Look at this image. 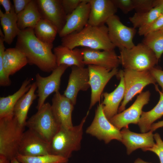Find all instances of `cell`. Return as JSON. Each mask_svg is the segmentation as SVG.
<instances>
[{"instance_id":"2","label":"cell","mask_w":163,"mask_h":163,"mask_svg":"<svg viewBox=\"0 0 163 163\" xmlns=\"http://www.w3.org/2000/svg\"><path fill=\"white\" fill-rule=\"evenodd\" d=\"M61 42L62 45L71 49L82 46L111 50L116 48L109 39L108 28L105 24L93 26L88 24L81 30L62 38Z\"/></svg>"},{"instance_id":"31","label":"cell","mask_w":163,"mask_h":163,"mask_svg":"<svg viewBox=\"0 0 163 163\" xmlns=\"http://www.w3.org/2000/svg\"><path fill=\"white\" fill-rule=\"evenodd\" d=\"M16 158L20 163H67L68 159L49 154L37 156H24L18 154Z\"/></svg>"},{"instance_id":"29","label":"cell","mask_w":163,"mask_h":163,"mask_svg":"<svg viewBox=\"0 0 163 163\" xmlns=\"http://www.w3.org/2000/svg\"><path fill=\"white\" fill-rule=\"evenodd\" d=\"M35 35L40 40L47 44H53L58 34L56 27L49 21L41 18L34 28Z\"/></svg>"},{"instance_id":"4","label":"cell","mask_w":163,"mask_h":163,"mask_svg":"<svg viewBox=\"0 0 163 163\" xmlns=\"http://www.w3.org/2000/svg\"><path fill=\"white\" fill-rule=\"evenodd\" d=\"M118 58L124 69L138 71H149L158 61L154 52L142 43L120 50Z\"/></svg>"},{"instance_id":"17","label":"cell","mask_w":163,"mask_h":163,"mask_svg":"<svg viewBox=\"0 0 163 163\" xmlns=\"http://www.w3.org/2000/svg\"><path fill=\"white\" fill-rule=\"evenodd\" d=\"M83 55L85 65H94L112 70L117 68L120 64L114 50H103L83 47L81 49Z\"/></svg>"},{"instance_id":"15","label":"cell","mask_w":163,"mask_h":163,"mask_svg":"<svg viewBox=\"0 0 163 163\" xmlns=\"http://www.w3.org/2000/svg\"><path fill=\"white\" fill-rule=\"evenodd\" d=\"M88 69L75 66L71 67L67 87L63 95L75 105L78 92L86 91L90 88Z\"/></svg>"},{"instance_id":"45","label":"cell","mask_w":163,"mask_h":163,"mask_svg":"<svg viewBox=\"0 0 163 163\" xmlns=\"http://www.w3.org/2000/svg\"><path fill=\"white\" fill-rule=\"evenodd\" d=\"M134 163H151L145 161L140 158H138L136 159Z\"/></svg>"},{"instance_id":"25","label":"cell","mask_w":163,"mask_h":163,"mask_svg":"<svg viewBox=\"0 0 163 163\" xmlns=\"http://www.w3.org/2000/svg\"><path fill=\"white\" fill-rule=\"evenodd\" d=\"M37 88L35 82L31 84L29 90L18 101L14 109V116L19 123L25 126L29 110L37 95L35 94Z\"/></svg>"},{"instance_id":"44","label":"cell","mask_w":163,"mask_h":163,"mask_svg":"<svg viewBox=\"0 0 163 163\" xmlns=\"http://www.w3.org/2000/svg\"><path fill=\"white\" fill-rule=\"evenodd\" d=\"M0 163H11V161L4 156L0 155Z\"/></svg>"},{"instance_id":"11","label":"cell","mask_w":163,"mask_h":163,"mask_svg":"<svg viewBox=\"0 0 163 163\" xmlns=\"http://www.w3.org/2000/svg\"><path fill=\"white\" fill-rule=\"evenodd\" d=\"M69 67L64 65L57 66L51 74L47 77H43L38 73L36 74L35 82L38 97L36 107L37 110L44 104L46 100L50 95L59 91L61 77Z\"/></svg>"},{"instance_id":"14","label":"cell","mask_w":163,"mask_h":163,"mask_svg":"<svg viewBox=\"0 0 163 163\" xmlns=\"http://www.w3.org/2000/svg\"><path fill=\"white\" fill-rule=\"evenodd\" d=\"M42 18L51 22L57 28L58 34L66 23L67 16L61 0H36Z\"/></svg>"},{"instance_id":"26","label":"cell","mask_w":163,"mask_h":163,"mask_svg":"<svg viewBox=\"0 0 163 163\" xmlns=\"http://www.w3.org/2000/svg\"><path fill=\"white\" fill-rule=\"evenodd\" d=\"M0 19L4 42L10 44L21 30L18 26L17 14L15 12L14 6L9 13H4L0 9Z\"/></svg>"},{"instance_id":"43","label":"cell","mask_w":163,"mask_h":163,"mask_svg":"<svg viewBox=\"0 0 163 163\" xmlns=\"http://www.w3.org/2000/svg\"><path fill=\"white\" fill-rule=\"evenodd\" d=\"M154 7L159 6L161 9L162 14H163V0H154Z\"/></svg>"},{"instance_id":"37","label":"cell","mask_w":163,"mask_h":163,"mask_svg":"<svg viewBox=\"0 0 163 163\" xmlns=\"http://www.w3.org/2000/svg\"><path fill=\"white\" fill-rule=\"evenodd\" d=\"M112 0L117 8L120 9L124 14H127L134 10L133 0Z\"/></svg>"},{"instance_id":"35","label":"cell","mask_w":163,"mask_h":163,"mask_svg":"<svg viewBox=\"0 0 163 163\" xmlns=\"http://www.w3.org/2000/svg\"><path fill=\"white\" fill-rule=\"evenodd\" d=\"M154 138L156 143L152 147L145 149L144 151H149L155 153L158 157L160 163H163V141L158 133L154 134Z\"/></svg>"},{"instance_id":"46","label":"cell","mask_w":163,"mask_h":163,"mask_svg":"<svg viewBox=\"0 0 163 163\" xmlns=\"http://www.w3.org/2000/svg\"><path fill=\"white\" fill-rule=\"evenodd\" d=\"M11 163H20L16 158H14L11 161Z\"/></svg>"},{"instance_id":"30","label":"cell","mask_w":163,"mask_h":163,"mask_svg":"<svg viewBox=\"0 0 163 163\" xmlns=\"http://www.w3.org/2000/svg\"><path fill=\"white\" fill-rule=\"evenodd\" d=\"M161 14L160 7L156 6L147 12H136L129 19L133 27L139 29L150 24Z\"/></svg>"},{"instance_id":"16","label":"cell","mask_w":163,"mask_h":163,"mask_svg":"<svg viewBox=\"0 0 163 163\" xmlns=\"http://www.w3.org/2000/svg\"><path fill=\"white\" fill-rule=\"evenodd\" d=\"M52 111L59 127H72V115L74 105L59 91L55 93L52 100Z\"/></svg>"},{"instance_id":"24","label":"cell","mask_w":163,"mask_h":163,"mask_svg":"<svg viewBox=\"0 0 163 163\" xmlns=\"http://www.w3.org/2000/svg\"><path fill=\"white\" fill-rule=\"evenodd\" d=\"M31 80L26 79L21 87L13 94L0 98V119L14 116V107L19 99L30 89Z\"/></svg>"},{"instance_id":"47","label":"cell","mask_w":163,"mask_h":163,"mask_svg":"<svg viewBox=\"0 0 163 163\" xmlns=\"http://www.w3.org/2000/svg\"><path fill=\"white\" fill-rule=\"evenodd\" d=\"M159 30L162 33H163V26Z\"/></svg>"},{"instance_id":"42","label":"cell","mask_w":163,"mask_h":163,"mask_svg":"<svg viewBox=\"0 0 163 163\" xmlns=\"http://www.w3.org/2000/svg\"><path fill=\"white\" fill-rule=\"evenodd\" d=\"M163 127V120L153 123L151 126L150 130L153 132L156 129Z\"/></svg>"},{"instance_id":"32","label":"cell","mask_w":163,"mask_h":163,"mask_svg":"<svg viewBox=\"0 0 163 163\" xmlns=\"http://www.w3.org/2000/svg\"><path fill=\"white\" fill-rule=\"evenodd\" d=\"M142 43L155 53L158 60L163 53V33L159 30L144 37Z\"/></svg>"},{"instance_id":"8","label":"cell","mask_w":163,"mask_h":163,"mask_svg":"<svg viewBox=\"0 0 163 163\" xmlns=\"http://www.w3.org/2000/svg\"><path fill=\"white\" fill-rule=\"evenodd\" d=\"M106 24L109 39L116 47L120 50L130 49L135 46L133 39L136 33V28L124 24L116 14L110 17Z\"/></svg>"},{"instance_id":"27","label":"cell","mask_w":163,"mask_h":163,"mask_svg":"<svg viewBox=\"0 0 163 163\" xmlns=\"http://www.w3.org/2000/svg\"><path fill=\"white\" fill-rule=\"evenodd\" d=\"M41 18L36 0H31L25 9L17 14L18 27L20 30L34 28Z\"/></svg>"},{"instance_id":"36","label":"cell","mask_w":163,"mask_h":163,"mask_svg":"<svg viewBox=\"0 0 163 163\" xmlns=\"http://www.w3.org/2000/svg\"><path fill=\"white\" fill-rule=\"evenodd\" d=\"M134 10L136 13L148 12L154 8V0H133Z\"/></svg>"},{"instance_id":"28","label":"cell","mask_w":163,"mask_h":163,"mask_svg":"<svg viewBox=\"0 0 163 163\" xmlns=\"http://www.w3.org/2000/svg\"><path fill=\"white\" fill-rule=\"evenodd\" d=\"M156 90L160 95L159 101L151 110L142 111L138 124L141 132L146 133L150 130L151 125L156 120L163 116V93L159 89L158 85H155Z\"/></svg>"},{"instance_id":"34","label":"cell","mask_w":163,"mask_h":163,"mask_svg":"<svg viewBox=\"0 0 163 163\" xmlns=\"http://www.w3.org/2000/svg\"><path fill=\"white\" fill-rule=\"evenodd\" d=\"M4 40L3 37H0V85L6 87L10 85L11 81L9 76L5 71L3 66L2 56L5 51Z\"/></svg>"},{"instance_id":"20","label":"cell","mask_w":163,"mask_h":163,"mask_svg":"<svg viewBox=\"0 0 163 163\" xmlns=\"http://www.w3.org/2000/svg\"><path fill=\"white\" fill-rule=\"evenodd\" d=\"M90 11L88 24L93 26L105 24L115 14L117 8L112 0H89Z\"/></svg>"},{"instance_id":"3","label":"cell","mask_w":163,"mask_h":163,"mask_svg":"<svg viewBox=\"0 0 163 163\" xmlns=\"http://www.w3.org/2000/svg\"><path fill=\"white\" fill-rule=\"evenodd\" d=\"M89 113L78 125L69 128L60 127L50 144V154L68 159L72 152L80 147L83 134V127Z\"/></svg>"},{"instance_id":"10","label":"cell","mask_w":163,"mask_h":163,"mask_svg":"<svg viewBox=\"0 0 163 163\" xmlns=\"http://www.w3.org/2000/svg\"><path fill=\"white\" fill-rule=\"evenodd\" d=\"M89 83L91 88V100L89 110L100 100L104 89L106 84L118 72L117 68L109 69L100 66L88 65Z\"/></svg>"},{"instance_id":"39","label":"cell","mask_w":163,"mask_h":163,"mask_svg":"<svg viewBox=\"0 0 163 163\" xmlns=\"http://www.w3.org/2000/svg\"><path fill=\"white\" fill-rule=\"evenodd\" d=\"M155 79L156 82L161 86L163 93V71L155 67L149 70Z\"/></svg>"},{"instance_id":"18","label":"cell","mask_w":163,"mask_h":163,"mask_svg":"<svg viewBox=\"0 0 163 163\" xmlns=\"http://www.w3.org/2000/svg\"><path fill=\"white\" fill-rule=\"evenodd\" d=\"M90 11L89 0H83L78 7L67 17L66 23L58 34L61 38L82 30L88 24Z\"/></svg>"},{"instance_id":"22","label":"cell","mask_w":163,"mask_h":163,"mask_svg":"<svg viewBox=\"0 0 163 163\" xmlns=\"http://www.w3.org/2000/svg\"><path fill=\"white\" fill-rule=\"evenodd\" d=\"M53 51L57 66L64 65L69 67H84L83 55L81 49L77 48L71 49L61 45L55 47Z\"/></svg>"},{"instance_id":"33","label":"cell","mask_w":163,"mask_h":163,"mask_svg":"<svg viewBox=\"0 0 163 163\" xmlns=\"http://www.w3.org/2000/svg\"><path fill=\"white\" fill-rule=\"evenodd\" d=\"M163 26V14L150 24L138 29V33L140 36L144 37L148 34L159 30Z\"/></svg>"},{"instance_id":"21","label":"cell","mask_w":163,"mask_h":163,"mask_svg":"<svg viewBox=\"0 0 163 163\" xmlns=\"http://www.w3.org/2000/svg\"><path fill=\"white\" fill-rule=\"evenodd\" d=\"M117 75L120 79L117 87L110 93H102L104 100L101 103L104 113L109 120L117 113L119 107L123 99L125 93V86L123 70L118 71Z\"/></svg>"},{"instance_id":"23","label":"cell","mask_w":163,"mask_h":163,"mask_svg":"<svg viewBox=\"0 0 163 163\" xmlns=\"http://www.w3.org/2000/svg\"><path fill=\"white\" fill-rule=\"evenodd\" d=\"M3 68L9 75H12L27 63L24 54L16 47L6 49L2 56Z\"/></svg>"},{"instance_id":"13","label":"cell","mask_w":163,"mask_h":163,"mask_svg":"<svg viewBox=\"0 0 163 163\" xmlns=\"http://www.w3.org/2000/svg\"><path fill=\"white\" fill-rule=\"evenodd\" d=\"M18 154L27 156L50 154V144L33 131L28 129L23 133Z\"/></svg>"},{"instance_id":"6","label":"cell","mask_w":163,"mask_h":163,"mask_svg":"<svg viewBox=\"0 0 163 163\" xmlns=\"http://www.w3.org/2000/svg\"><path fill=\"white\" fill-rule=\"evenodd\" d=\"M26 121L25 126L50 142L60 127L53 114L51 105L44 104Z\"/></svg>"},{"instance_id":"1","label":"cell","mask_w":163,"mask_h":163,"mask_svg":"<svg viewBox=\"0 0 163 163\" xmlns=\"http://www.w3.org/2000/svg\"><path fill=\"white\" fill-rule=\"evenodd\" d=\"M17 37L15 47L24 54L28 63L46 72H52L56 67V57L52 51L53 44L46 43L38 39L34 28L21 30Z\"/></svg>"},{"instance_id":"5","label":"cell","mask_w":163,"mask_h":163,"mask_svg":"<svg viewBox=\"0 0 163 163\" xmlns=\"http://www.w3.org/2000/svg\"><path fill=\"white\" fill-rule=\"evenodd\" d=\"M24 127L14 116L0 119V155L10 161L16 158Z\"/></svg>"},{"instance_id":"7","label":"cell","mask_w":163,"mask_h":163,"mask_svg":"<svg viewBox=\"0 0 163 163\" xmlns=\"http://www.w3.org/2000/svg\"><path fill=\"white\" fill-rule=\"evenodd\" d=\"M125 93L119 107L118 113L125 110L126 106L136 94L141 93L143 89L150 84L156 85V81L149 70L141 71L129 69L123 70Z\"/></svg>"},{"instance_id":"12","label":"cell","mask_w":163,"mask_h":163,"mask_svg":"<svg viewBox=\"0 0 163 163\" xmlns=\"http://www.w3.org/2000/svg\"><path fill=\"white\" fill-rule=\"evenodd\" d=\"M150 94L149 91L141 93L129 108L115 115L109 121L119 130L123 128H128L129 124H138L142 108L149 103Z\"/></svg>"},{"instance_id":"19","label":"cell","mask_w":163,"mask_h":163,"mask_svg":"<svg viewBox=\"0 0 163 163\" xmlns=\"http://www.w3.org/2000/svg\"><path fill=\"white\" fill-rule=\"evenodd\" d=\"M121 142L126 146L128 155L136 149L141 148L142 150L152 147L155 144L153 132L149 131L141 133L130 131L128 128H123L120 131Z\"/></svg>"},{"instance_id":"9","label":"cell","mask_w":163,"mask_h":163,"mask_svg":"<svg viewBox=\"0 0 163 163\" xmlns=\"http://www.w3.org/2000/svg\"><path fill=\"white\" fill-rule=\"evenodd\" d=\"M86 132L103 140L107 144L112 140L120 141V131L111 123L105 115L102 104L99 103L95 110L94 119Z\"/></svg>"},{"instance_id":"41","label":"cell","mask_w":163,"mask_h":163,"mask_svg":"<svg viewBox=\"0 0 163 163\" xmlns=\"http://www.w3.org/2000/svg\"><path fill=\"white\" fill-rule=\"evenodd\" d=\"M0 4L5 9L6 13H9L13 6L9 0H0Z\"/></svg>"},{"instance_id":"40","label":"cell","mask_w":163,"mask_h":163,"mask_svg":"<svg viewBox=\"0 0 163 163\" xmlns=\"http://www.w3.org/2000/svg\"><path fill=\"white\" fill-rule=\"evenodd\" d=\"M15 13L18 14L26 7L31 0H13Z\"/></svg>"},{"instance_id":"38","label":"cell","mask_w":163,"mask_h":163,"mask_svg":"<svg viewBox=\"0 0 163 163\" xmlns=\"http://www.w3.org/2000/svg\"><path fill=\"white\" fill-rule=\"evenodd\" d=\"M83 0H61L62 5L67 16L75 11Z\"/></svg>"}]
</instances>
